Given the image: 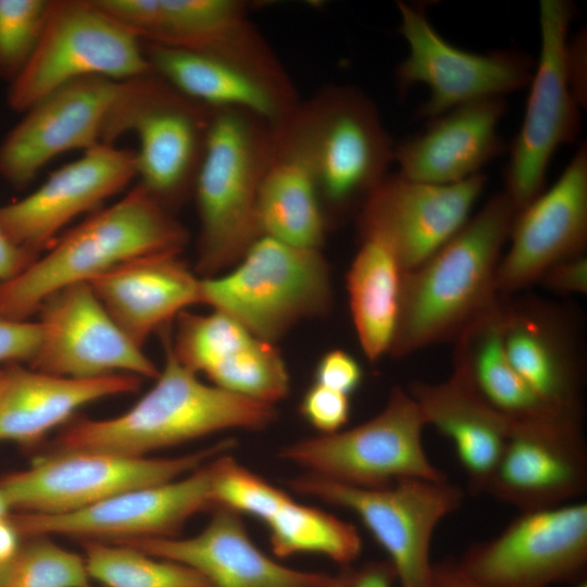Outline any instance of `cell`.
Instances as JSON below:
<instances>
[{
	"mask_svg": "<svg viewBox=\"0 0 587 587\" xmlns=\"http://www.w3.org/2000/svg\"><path fill=\"white\" fill-rule=\"evenodd\" d=\"M298 410L319 435H327L341 430L349 422L351 404L348 395L313 383L303 392Z\"/></svg>",
	"mask_w": 587,
	"mask_h": 587,
	"instance_id": "74e56055",
	"label": "cell"
},
{
	"mask_svg": "<svg viewBox=\"0 0 587 587\" xmlns=\"http://www.w3.org/2000/svg\"><path fill=\"white\" fill-rule=\"evenodd\" d=\"M548 288L563 294L587 292V259L584 254L549 266L540 276Z\"/></svg>",
	"mask_w": 587,
	"mask_h": 587,
	"instance_id": "60d3db41",
	"label": "cell"
},
{
	"mask_svg": "<svg viewBox=\"0 0 587 587\" xmlns=\"http://www.w3.org/2000/svg\"><path fill=\"white\" fill-rule=\"evenodd\" d=\"M274 127L236 110H213L192 197L199 217L196 271L204 277L236 264L261 237L259 186Z\"/></svg>",
	"mask_w": 587,
	"mask_h": 587,
	"instance_id": "277c9868",
	"label": "cell"
},
{
	"mask_svg": "<svg viewBox=\"0 0 587 587\" xmlns=\"http://www.w3.org/2000/svg\"><path fill=\"white\" fill-rule=\"evenodd\" d=\"M40 342L38 321L0 316V362H30Z\"/></svg>",
	"mask_w": 587,
	"mask_h": 587,
	"instance_id": "ab89813d",
	"label": "cell"
},
{
	"mask_svg": "<svg viewBox=\"0 0 587 587\" xmlns=\"http://www.w3.org/2000/svg\"><path fill=\"white\" fill-rule=\"evenodd\" d=\"M586 488L582 423L513 422L484 492L524 512L576 501Z\"/></svg>",
	"mask_w": 587,
	"mask_h": 587,
	"instance_id": "44dd1931",
	"label": "cell"
},
{
	"mask_svg": "<svg viewBox=\"0 0 587 587\" xmlns=\"http://www.w3.org/2000/svg\"><path fill=\"white\" fill-rule=\"evenodd\" d=\"M289 488L354 513L386 551L399 587H434L430 545L439 523L457 511L462 489L447 479L404 478L383 488H361L309 473Z\"/></svg>",
	"mask_w": 587,
	"mask_h": 587,
	"instance_id": "9c48e42d",
	"label": "cell"
},
{
	"mask_svg": "<svg viewBox=\"0 0 587 587\" xmlns=\"http://www.w3.org/2000/svg\"><path fill=\"white\" fill-rule=\"evenodd\" d=\"M570 587H587V580L586 578H584L577 583L572 584Z\"/></svg>",
	"mask_w": 587,
	"mask_h": 587,
	"instance_id": "c3c4849f",
	"label": "cell"
},
{
	"mask_svg": "<svg viewBox=\"0 0 587 587\" xmlns=\"http://www.w3.org/2000/svg\"><path fill=\"white\" fill-rule=\"evenodd\" d=\"M503 339L510 363L533 394L554 413L580 421L576 373L548 326L505 308Z\"/></svg>",
	"mask_w": 587,
	"mask_h": 587,
	"instance_id": "d6a6232c",
	"label": "cell"
},
{
	"mask_svg": "<svg viewBox=\"0 0 587 587\" xmlns=\"http://www.w3.org/2000/svg\"><path fill=\"white\" fill-rule=\"evenodd\" d=\"M189 236L173 212L138 183L124 197L65 233L0 290V316L28 320L55 291L129 260L182 253Z\"/></svg>",
	"mask_w": 587,
	"mask_h": 587,
	"instance_id": "3957f363",
	"label": "cell"
},
{
	"mask_svg": "<svg viewBox=\"0 0 587 587\" xmlns=\"http://www.w3.org/2000/svg\"><path fill=\"white\" fill-rule=\"evenodd\" d=\"M408 391L426 425L453 445L469 488L484 492L499 461L513 421L490 407L458 372L440 383L414 382Z\"/></svg>",
	"mask_w": 587,
	"mask_h": 587,
	"instance_id": "f1b7e54d",
	"label": "cell"
},
{
	"mask_svg": "<svg viewBox=\"0 0 587 587\" xmlns=\"http://www.w3.org/2000/svg\"><path fill=\"white\" fill-rule=\"evenodd\" d=\"M137 178L136 151L99 143L59 167L24 198L0 207V226L17 246L39 257L78 215Z\"/></svg>",
	"mask_w": 587,
	"mask_h": 587,
	"instance_id": "ffe728a7",
	"label": "cell"
},
{
	"mask_svg": "<svg viewBox=\"0 0 587 587\" xmlns=\"http://www.w3.org/2000/svg\"><path fill=\"white\" fill-rule=\"evenodd\" d=\"M210 479L208 462L175 480L126 490L75 512H13L11 516L23 537L66 536L104 542L177 537L191 516L212 509Z\"/></svg>",
	"mask_w": 587,
	"mask_h": 587,
	"instance_id": "e0dca14e",
	"label": "cell"
},
{
	"mask_svg": "<svg viewBox=\"0 0 587 587\" xmlns=\"http://www.w3.org/2000/svg\"><path fill=\"white\" fill-rule=\"evenodd\" d=\"M268 529L274 555L320 553L342 567L359 557L362 540L358 529L334 514L297 502L289 495L262 521Z\"/></svg>",
	"mask_w": 587,
	"mask_h": 587,
	"instance_id": "836d02e7",
	"label": "cell"
},
{
	"mask_svg": "<svg viewBox=\"0 0 587 587\" xmlns=\"http://www.w3.org/2000/svg\"><path fill=\"white\" fill-rule=\"evenodd\" d=\"M141 43L151 71L210 109L246 112L278 127L300 102L289 77L268 76L211 54Z\"/></svg>",
	"mask_w": 587,
	"mask_h": 587,
	"instance_id": "d4e9b609",
	"label": "cell"
},
{
	"mask_svg": "<svg viewBox=\"0 0 587 587\" xmlns=\"http://www.w3.org/2000/svg\"><path fill=\"white\" fill-rule=\"evenodd\" d=\"M4 379V369L0 367V389Z\"/></svg>",
	"mask_w": 587,
	"mask_h": 587,
	"instance_id": "681fc988",
	"label": "cell"
},
{
	"mask_svg": "<svg viewBox=\"0 0 587 587\" xmlns=\"http://www.w3.org/2000/svg\"><path fill=\"white\" fill-rule=\"evenodd\" d=\"M399 32L409 52L396 70L401 92L424 84L429 97L419 116L432 120L476 100L504 97L529 85L536 61L517 50L473 53L449 43L433 27L425 3L398 1Z\"/></svg>",
	"mask_w": 587,
	"mask_h": 587,
	"instance_id": "5bb4252c",
	"label": "cell"
},
{
	"mask_svg": "<svg viewBox=\"0 0 587 587\" xmlns=\"http://www.w3.org/2000/svg\"><path fill=\"white\" fill-rule=\"evenodd\" d=\"M395 582L396 574L388 561L351 567L350 587H392Z\"/></svg>",
	"mask_w": 587,
	"mask_h": 587,
	"instance_id": "ee69618b",
	"label": "cell"
},
{
	"mask_svg": "<svg viewBox=\"0 0 587 587\" xmlns=\"http://www.w3.org/2000/svg\"><path fill=\"white\" fill-rule=\"evenodd\" d=\"M433 584L434 587H485L469 577L454 559L434 563Z\"/></svg>",
	"mask_w": 587,
	"mask_h": 587,
	"instance_id": "f6af8a7d",
	"label": "cell"
},
{
	"mask_svg": "<svg viewBox=\"0 0 587 587\" xmlns=\"http://www.w3.org/2000/svg\"><path fill=\"white\" fill-rule=\"evenodd\" d=\"M197 535L118 541L152 557L187 565L213 587H324L334 575L287 567L260 550L240 514L216 507Z\"/></svg>",
	"mask_w": 587,
	"mask_h": 587,
	"instance_id": "cb8c5ba5",
	"label": "cell"
},
{
	"mask_svg": "<svg viewBox=\"0 0 587 587\" xmlns=\"http://www.w3.org/2000/svg\"><path fill=\"white\" fill-rule=\"evenodd\" d=\"M362 377L358 361L350 353L334 349L317 361L313 383L350 396L361 385Z\"/></svg>",
	"mask_w": 587,
	"mask_h": 587,
	"instance_id": "f35d334b",
	"label": "cell"
},
{
	"mask_svg": "<svg viewBox=\"0 0 587 587\" xmlns=\"http://www.w3.org/2000/svg\"><path fill=\"white\" fill-rule=\"evenodd\" d=\"M212 112L150 71L121 82L101 143L134 133L138 184L173 212L192 196Z\"/></svg>",
	"mask_w": 587,
	"mask_h": 587,
	"instance_id": "8992f818",
	"label": "cell"
},
{
	"mask_svg": "<svg viewBox=\"0 0 587 587\" xmlns=\"http://www.w3.org/2000/svg\"><path fill=\"white\" fill-rule=\"evenodd\" d=\"M140 379L130 374L63 377L11 363L0 389V441L36 445L80 408L137 391Z\"/></svg>",
	"mask_w": 587,
	"mask_h": 587,
	"instance_id": "83f0119b",
	"label": "cell"
},
{
	"mask_svg": "<svg viewBox=\"0 0 587 587\" xmlns=\"http://www.w3.org/2000/svg\"><path fill=\"white\" fill-rule=\"evenodd\" d=\"M24 539L11 515L0 519V584L13 565Z\"/></svg>",
	"mask_w": 587,
	"mask_h": 587,
	"instance_id": "7bdbcfd3",
	"label": "cell"
},
{
	"mask_svg": "<svg viewBox=\"0 0 587 587\" xmlns=\"http://www.w3.org/2000/svg\"><path fill=\"white\" fill-rule=\"evenodd\" d=\"M150 71L141 40L93 0H50L38 45L10 83L7 101L24 113L72 82L91 76L126 80Z\"/></svg>",
	"mask_w": 587,
	"mask_h": 587,
	"instance_id": "8fae6325",
	"label": "cell"
},
{
	"mask_svg": "<svg viewBox=\"0 0 587 587\" xmlns=\"http://www.w3.org/2000/svg\"><path fill=\"white\" fill-rule=\"evenodd\" d=\"M424 426L414 398L397 386L369 421L287 444L277 457L304 473L361 488H383L404 478L447 479L424 449Z\"/></svg>",
	"mask_w": 587,
	"mask_h": 587,
	"instance_id": "30bf717a",
	"label": "cell"
},
{
	"mask_svg": "<svg viewBox=\"0 0 587 587\" xmlns=\"http://www.w3.org/2000/svg\"><path fill=\"white\" fill-rule=\"evenodd\" d=\"M234 438L175 458L129 457L85 449H55L0 478L17 513L75 512L120 492L180 478L233 450Z\"/></svg>",
	"mask_w": 587,
	"mask_h": 587,
	"instance_id": "ba28073f",
	"label": "cell"
},
{
	"mask_svg": "<svg viewBox=\"0 0 587 587\" xmlns=\"http://www.w3.org/2000/svg\"><path fill=\"white\" fill-rule=\"evenodd\" d=\"M236 264L224 275L201 277V303L265 341L330 309L329 268L320 249L261 236Z\"/></svg>",
	"mask_w": 587,
	"mask_h": 587,
	"instance_id": "52a82bcc",
	"label": "cell"
},
{
	"mask_svg": "<svg viewBox=\"0 0 587 587\" xmlns=\"http://www.w3.org/2000/svg\"><path fill=\"white\" fill-rule=\"evenodd\" d=\"M38 313L40 342L29 367L72 378L158 377L160 370L112 320L88 283L50 295Z\"/></svg>",
	"mask_w": 587,
	"mask_h": 587,
	"instance_id": "2e32d148",
	"label": "cell"
},
{
	"mask_svg": "<svg viewBox=\"0 0 587 587\" xmlns=\"http://www.w3.org/2000/svg\"><path fill=\"white\" fill-rule=\"evenodd\" d=\"M351 566L342 567L341 572L334 575L333 579L324 587H350Z\"/></svg>",
	"mask_w": 587,
	"mask_h": 587,
	"instance_id": "bcb514c9",
	"label": "cell"
},
{
	"mask_svg": "<svg viewBox=\"0 0 587 587\" xmlns=\"http://www.w3.org/2000/svg\"><path fill=\"white\" fill-rule=\"evenodd\" d=\"M278 127L309 165L326 217L359 211L395 161L375 103L353 86L324 87Z\"/></svg>",
	"mask_w": 587,
	"mask_h": 587,
	"instance_id": "5b68a950",
	"label": "cell"
},
{
	"mask_svg": "<svg viewBox=\"0 0 587 587\" xmlns=\"http://www.w3.org/2000/svg\"><path fill=\"white\" fill-rule=\"evenodd\" d=\"M82 545L90 579L105 587H213L193 569L128 545L93 540Z\"/></svg>",
	"mask_w": 587,
	"mask_h": 587,
	"instance_id": "e575fe53",
	"label": "cell"
},
{
	"mask_svg": "<svg viewBox=\"0 0 587 587\" xmlns=\"http://www.w3.org/2000/svg\"><path fill=\"white\" fill-rule=\"evenodd\" d=\"M485 587H551L577 583L587 566V503L524 511L499 534L457 560Z\"/></svg>",
	"mask_w": 587,
	"mask_h": 587,
	"instance_id": "4fadbf2b",
	"label": "cell"
},
{
	"mask_svg": "<svg viewBox=\"0 0 587 587\" xmlns=\"http://www.w3.org/2000/svg\"><path fill=\"white\" fill-rule=\"evenodd\" d=\"M12 512L9 500L0 486V519L8 517Z\"/></svg>",
	"mask_w": 587,
	"mask_h": 587,
	"instance_id": "7dc6e473",
	"label": "cell"
},
{
	"mask_svg": "<svg viewBox=\"0 0 587 587\" xmlns=\"http://www.w3.org/2000/svg\"><path fill=\"white\" fill-rule=\"evenodd\" d=\"M176 319L171 346L185 367L221 389L261 402L275 405L288 395V370L272 342L217 311H184Z\"/></svg>",
	"mask_w": 587,
	"mask_h": 587,
	"instance_id": "603a6c76",
	"label": "cell"
},
{
	"mask_svg": "<svg viewBox=\"0 0 587 587\" xmlns=\"http://www.w3.org/2000/svg\"><path fill=\"white\" fill-rule=\"evenodd\" d=\"M504 313L497 301L462 330L455 338L453 371L513 422L580 423L547 408L515 372L504 348Z\"/></svg>",
	"mask_w": 587,
	"mask_h": 587,
	"instance_id": "f546056e",
	"label": "cell"
},
{
	"mask_svg": "<svg viewBox=\"0 0 587 587\" xmlns=\"http://www.w3.org/2000/svg\"><path fill=\"white\" fill-rule=\"evenodd\" d=\"M486 183L482 173L447 185L387 175L358 211L361 238L382 240L403 272L414 270L466 223Z\"/></svg>",
	"mask_w": 587,
	"mask_h": 587,
	"instance_id": "ac0fdd59",
	"label": "cell"
},
{
	"mask_svg": "<svg viewBox=\"0 0 587 587\" xmlns=\"http://www.w3.org/2000/svg\"><path fill=\"white\" fill-rule=\"evenodd\" d=\"M497 273L498 294L537 282L554 263L582 255L587 242V146L558 180L516 212Z\"/></svg>",
	"mask_w": 587,
	"mask_h": 587,
	"instance_id": "7402d4cb",
	"label": "cell"
},
{
	"mask_svg": "<svg viewBox=\"0 0 587 587\" xmlns=\"http://www.w3.org/2000/svg\"><path fill=\"white\" fill-rule=\"evenodd\" d=\"M163 336L165 361L153 386L122 414L72 421L55 439L54 449L149 457L224 430H262L276 420L274 404L203 383L176 359L168 333Z\"/></svg>",
	"mask_w": 587,
	"mask_h": 587,
	"instance_id": "7a4b0ae2",
	"label": "cell"
},
{
	"mask_svg": "<svg viewBox=\"0 0 587 587\" xmlns=\"http://www.w3.org/2000/svg\"><path fill=\"white\" fill-rule=\"evenodd\" d=\"M84 558L48 536L25 537L0 587H91Z\"/></svg>",
	"mask_w": 587,
	"mask_h": 587,
	"instance_id": "d590c367",
	"label": "cell"
},
{
	"mask_svg": "<svg viewBox=\"0 0 587 587\" xmlns=\"http://www.w3.org/2000/svg\"><path fill=\"white\" fill-rule=\"evenodd\" d=\"M121 82L82 78L32 105L0 142V176L24 187L55 157L101 143Z\"/></svg>",
	"mask_w": 587,
	"mask_h": 587,
	"instance_id": "d6986e66",
	"label": "cell"
},
{
	"mask_svg": "<svg viewBox=\"0 0 587 587\" xmlns=\"http://www.w3.org/2000/svg\"><path fill=\"white\" fill-rule=\"evenodd\" d=\"M574 4L539 3L540 53L529 82L520 130L510 147L503 192L519 211L545 190L549 163L557 149L574 141L583 105L571 76L569 28Z\"/></svg>",
	"mask_w": 587,
	"mask_h": 587,
	"instance_id": "7c38bea8",
	"label": "cell"
},
{
	"mask_svg": "<svg viewBox=\"0 0 587 587\" xmlns=\"http://www.w3.org/2000/svg\"><path fill=\"white\" fill-rule=\"evenodd\" d=\"M141 41L224 58L288 77L237 0H93Z\"/></svg>",
	"mask_w": 587,
	"mask_h": 587,
	"instance_id": "9a60e30c",
	"label": "cell"
},
{
	"mask_svg": "<svg viewBox=\"0 0 587 587\" xmlns=\"http://www.w3.org/2000/svg\"><path fill=\"white\" fill-rule=\"evenodd\" d=\"M261 236L310 249L325 239L327 217L313 174L304 158L279 127L274 128L273 150L257 198Z\"/></svg>",
	"mask_w": 587,
	"mask_h": 587,
	"instance_id": "4dcf8cb0",
	"label": "cell"
},
{
	"mask_svg": "<svg viewBox=\"0 0 587 587\" xmlns=\"http://www.w3.org/2000/svg\"><path fill=\"white\" fill-rule=\"evenodd\" d=\"M516 212L505 192L491 196L427 260L403 272L390 354L457 338L498 301V267Z\"/></svg>",
	"mask_w": 587,
	"mask_h": 587,
	"instance_id": "6da1fadb",
	"label": "cell"
},
{
	"mask_svg": "<svg viewBox=\"0 0 587 587\" xmlns=\"http://www.w3.org/2000/svg\"><path fill=\"white\" fill-rule=\"evenodd\" d=\"M38 257L15 245L0 226V290Z\"/></svg>",
	"mask_w": 587,
	"mask_h": 587,
	"instance_id": "b9f144b4",
	"label": "cell"
},
{
	"mask_svg": "<svg viewBox=\"0 0 587 587\" xmlns=\"http://www.w3.org/2000/svg\"><path fill=\"white\" fill-rule=\"evenodd\" d=\"M50 0H0V78L13 82L40 39Z\"/></svg>",
	"mask_w": 587,
	"mask_h": 587,
	"instance_id": "8d00e7d4",
	"label": "cell"
},
{
	"mask_svg": "<svg viewBox=\"0 0 587 587\" xmlns=\"http://www.w3.org/2000/svg\"><path fill=\"white\" fill-rule=\"evenodd\" d=\"M504 97L476 100L432 120L419 134L395 147L399 174L417 182L454 184L478 174L505 150L498 126Z\"/></svg>",
	"mask_w": 587,
	"mask_h": 587,
	"instance_id": "484cf974",
	"label": "cell"
},
{
	"mask_svg": "<svg viewBox=\"0 0 587 587\" xmlns=\"http://www.w3.org/2000/svg\"><path fill=\"white\" fill-rule=\"evenodd\" d=\"M361 239L346 284L360 346L376 362L389 353L395 338L403 270L385 242L374 237Z\"/></svg>",
	"mask_w": 587,
	"mask_h": 587,
	"instance_id": "1f68e13d",
	"label": "cell"
},
{
	"mask_svg": "<svg viewBox=\"0 0 587 587\" xmlns=\"http://www.w3.org/2000/svg\"><path fill=\"white\" fill-rule=\"evenodd\" d=\"M200 283L180 253H158L124 262L88 284L123 333L143 349L152 333L201 303Z\"/></svg>",
	"mask_w": 587,
	"mask_h": 587,
	"instance_id": "4316f807",
	"label": "cell"
}]
</instances>
